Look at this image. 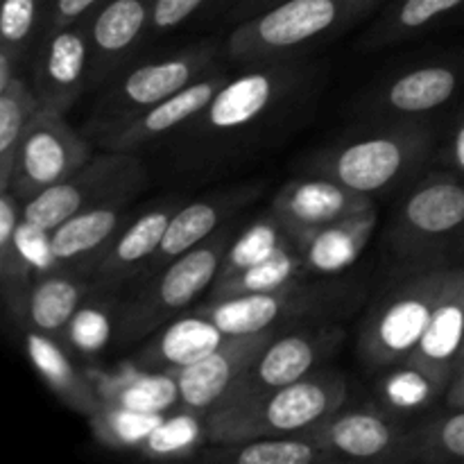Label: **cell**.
<instances>
[{"instance_id":"obj_1","label":"cell","mask_w":464,"mask_h":464,"mask_svg":"<svg viewBox=\"0 0 464 464\" xmlns=\"http://www.w3.org/2000/svg\"><path fill=\"white\" fill-rule=\"evenodd\" d=\"M347 381L338 372H313L267 392H234L202 417L208 442H247L276 435H304L343 408Z\"/></svg>"},{"instance_id":"obj_2","label":"cell","mask_w":464,"mask_h":464,"mask_svg":"<svg viewBox=\"0 0 464 464\" xmlns=\"http://www.w3.org/2000/svg\"><path fill=\"white\" fill-rule=\"evenodd\" d=\"M385 0H284L252 14L227 41L229 57L243 63H267L326 34L344 30Z\"/></svg>"},{"instance_id":"obj_3","label":"cell","mask_w":464,"mask_h":464,"mask_svg":"<svg viewBox=\"0 0 464 464\" xmlns=\"http://www.w3.org/2000/svg\"><path fill=\"white\" fill-rule=\"evenodd\" d=\"M229 245V234L222 231L163 266L157 279L125 304L116 322L118 338H145L188 308L208 285L216 284Z\"/></svg>"},{"instance_id":"obj_4","label":"cell","mask_w":464,"mask_h":464,"mask_svg":"<svg viewBox=\"0 0 464 464\" xmlns=\"http://www.w3.org/2000/svg\"><path fill=\"white\" fill-rule=\"evenodd\" d=\"M148 181L143 161L134 152H116L91 157L80 170L59 184L25 199L23 222L39 231H53L68 218L107 204H127Z\"/></svg>"},{"instance_id":"obj_5","label":"cell","mask_w":464,"mask_h":464,"mask_svg":"<svg viewBox=\"0 0 464 464\" xmlns=\"http://www.w3.org/2000/svg\"><path fill=\"white\" fill-rule=\"evenodd\" d=\"M453 267H435L392 290L367 320L361 334V356L374 367L401 365L426 334Z\"/></svg>"},{"instance_id":"obj_6","label":"cell","mask_w":464,"mask_h":464,"mask_svg":"<svg viewBox=\"0 0 464 464\" xmlns=\"http://www.w3.org/2000/svg\"><path fill=\"white\" fill-rule=\"evenodd\" d=\"M429 150V131L420 127H399L365 136L317 159V175L329 177L358 193H376L401 179Z\"/></svg>"},{"instance_id":"obj_7","label":"cell","mask_w":464,"mask_h":464,"mask_svg":"<svg viewBox=\"0 0 464 464\" xmlns=\"http://www.w3.org/2000/svg\"><path fill=\"white\" fill-rule=\"evenodd\" d=\"M91 157L89 140L68 125L66 116L41 107L18 145L9 190L18 199H32L80 170Z\"/></svg>"},{"instance_id":"obj_8","label":"cell","mask_w":464,"mask_h":464,"mask_svg":"<svg viewBox=\"0 0 464 464\" xmlns=\"http://www.w3.org/2000/svg\"><path fill=\"white\" fill-rule=\"evenodd\" d=\"M211 63L213 50L202 45V48L188 50V53L172 54V57L139 66L113 86L107 100L100 104L95 122L102 134L116 130L122 122L143 113L145 109L163 102L177 91L186 89L195 80L207 75Z\"/></svg>"},{"instance_id":"obj_9","label":"cell","mask_w":464,"mask_h":464,"mask_svg":"<svg viewBox=\"0 0 464 464\" xmlns=\"http://www.w3.org/2000/svg\"><path fill=\"white\" fill-rule=\"evenodd\" d=\"M275 335V329L252 335H231L199 361L172 370L170 374L175 376L177 394H179V411L198 417L211 412L218 403L234 392L245 370Z\"/></svg>"},{"instance_id":"obj_10","label":"cell","mask_w":464,"mask_h":464,"mask_svg":"<svg viewBox=\"0 0 464 464\" xmlns=\"http://www.w3.org/2000/svg\"><path fill=\"white\" fill-rule=\"evenodd\" d=\"M370 211H374L370 195L322 175L290 181L276 193L272 204V216L285 227L293 240Z\"/></svg>"},{"instance_id":"obj_11","label":"cell","mask_w":464,"mask_h":464,"mask_svg":"<svg viewBox=\"0 0 464 464\" xmlns=\"http://www.w3.org/2000/svg\"><path fill=\"white\" fill-rule=\"evenodd\" d=\"M331 456L349 460H417V433L374 412H335L308 433Z\"/></svg>"},{"instance_id":"obj_12","label":"cell","mask_w":464,"mask_h":464,"mask_svg":"<svg viewBox=\"0 0 464 464\" xmlns=\"http://www.w3.org/2000/svg\"><path fill=\"white\" fill-rule=\"evenodd\" d=\"M340 340H343V329L338 326L276 334L245 370L234 392L256 394L295 383L313 374L317 362L329 356Z\"/></svg>"},{"instance_id":"obj_13","label":"cell","mask_w":464,"mask_h":464,"mask_svg":"<svg viewBox=\"0 0 464 464\" xmlns=\"http://www.w3.org/2000/svg\"><path fill=\"white\" fill-rule=\"evenodd\" d=\"M86 84H91V44L84 18L45 32V44L34 71V89L41 107L66 113Z\"/></svg>"},{"instance_id":"obj_14","label":"cell","mask_w":464,"mask_h":464,"mask_svg":"<svg viewBox=\"0 0 464 464\" xmlns=\"http://www.w3.org/2000/svg\"><path fill=\"white\" fill-rule=\"evenodd\" d=\"M225 84L227 75L207 72L204 77L195 80L193 84L163 100V102L145 109L143 113L134 116L131 121L122 122L116 130L102 134V143L107 145V150H116V152H134V150L161 139L168 131L202 116L204 109L211 104V100L216 98V93Z\"/></svg>"},{"instance_id":"obj_15","label":"cell","mask_w":464,"mask_h":464,"mask_svg":"<svg viewBox=\"0 0 464 464\" xmlns=\"http://www.w3.org/2000/svg\"><path fill=\"white\" fill-rule=\"evenodd\" d=\"M464 227V184L453 177L438 175L417 186L399 211L394 234L411 249L433 245Z\"/></svg>"},{"instance_id":"obj_16","label":"cell","mask_w":464,"mask_h":464,"mask_svg":"<svg viewBox=\"0 0 464 464\" xmlns=\"http://www.w3.org/2000/svg\"><path fill=\"white\" fill-rule=\"evenodd\" d=\"M290 68L261 66L227 80L202 111V127L216 131H234L256 122L293 84Z\"/></svg>"},{"instance_id":"obj_17","label":"cell","mask_w":464,"mask_h":464,"mask_svg":"<svg viewBox=\"0 0 464 464\" xmlns=\"http://www.w3.org/2000/svg\"><path fill=\"white\" fill-rule=\"evenodd\" d=\"M464 338V270L453 267L430 324L406 365L417 367L449 390L456 376Z\"/></svg>"},{"instance_id":"obj_18","label":"cell","mask_w":464,"mask_h":464,"mask_svg":"<svg viewBox=\"0 0 464 464\" xmlns=\"http://www.w3.org/2000/svg\"><path fill=\"white\" fill-rule=\"evenodd\" d=\"M154 0H107L89 23L91 82L111 75L152 27Z\"/></svg>"},{"instance_id":"obj_19","label":"cell","mask_w":464,"mask_h":464,"mask_svg":"<svg viewBox=\"0 0 464 464\" xmlns=\"http://www.w3.org/2000/svg\"><path fill=\"white\" fill-rule=\"evenodd\" d=\"M313 304H315V295L311 290H302L299 284H290L285 288L270 290V293L218 299V302L199 308V313L208 317L227 338H231V335H252L272 331L275 324L299 315Z\"/></svg>"},{"instance_id":"obj_20","label":"cell","mask_w":464,"mask_h":464,"mask_svg":"<svg viewBox=\"0 0 464 464\" xmlns=\"http://www.w3.org/2000/svg\"><path fill=\"white\" fill-rule=\"evenodd\" d=\"M172 207H159L136 218L130 227L118 231L111 243L93 258V275L102 288L118 285L150 267L163 236H166Z\"/></svg>"},{"instance_id":"obj_21","label":"cell","mask_w":464,"mask_h":464,"mask_svg":"<svg viewBox=\"0 0 464 464\" xmlns=\"http://www.w3.org/2000/svg\"><path fill=\"white\" fill-rule=\"evenodd\" d=\"M25 352L36 374L45 381L50 390L80 415L91 417L102 406V394L93 381L75 365L62 344L48 334L32 329L25 334Z\"/></svg>"},{"instance_id":"obj_22","label":"cell","mask_w":464,"mask_h":464,"mask_svg":"<svg viewBox=\"0 0 464 464\" xmlns=\"http://www.w3.org/2000/svg\"><path fill=\"white\" fill-rule=\"evenodd\" d=\"M125 204H107L82 211L48 231V258L53 263H84L95 258L118 234Z\"/></svg>"},{"instance_id":"obj_23","label":"cell","mask_w":464,"mask_h":464,"mask_svg":"<svg viewBox=\"0 0 464 464\" xmlns=\"http://www.w3.org/2000/svg\"><path fill=\"white\" fill-rule=\"evenodd\" d=\"M376 227V211L365 216L349 218L338 225L324 227L315 234L302 236L295 240V247L302 254L304 267L311 272L331 275L343 267L352 266L370 243L372 231Z\"/></svg>"},{"instance_id":"obj_24","label":"cell","mask_w":464,"mask_h":464,"mask_svg":"<svg viewBox=\"0 0 464 464\" xmlns=\"http://www.w3.org/2000/svg\"><path fill=\"white\" fill-rule=\"evenodd\" d=\"M225 338L227 335L208 317L195 311L193 315L168 324L161 338H157L150 344V349L143 353L140 361L150 370H179V367L190 365V362L211 353L213 349H218L225 343Z\"/></svg>"},{"instance_id":"obj_25","label":"cell","mask_w":464,"mask_h":464,"mask_svg":"<svg viewBox=\"0 0 464 464\" xmlns=\"http://www.w3.org/2000/svg\"><path fill=\"white\" fill-rule=\"evenodd\" d=\"M23 216L18 213V198L12 190L0 193V284L3 297L14 315L25 317L27 293L32 288L34 263L27 256L21 240Z\"/></svg>"},{"instance_id":"obj_26","label":"cell","mask_w":464,"mask_h":464,"mask_svg":"<svg viewBox=\"0 0 464 464\" xmlns=\"http://www.w3.org/2000/svg\"><path fill=\"white\" fill-rule=\"evenodd\" d=\"M458 86H460V75L447 63L412 68L390 82L383 93V107L406 116L433 111L453 98Z\"/></svg>"},{"instance_id":"obj_27","label":"cell","mask_w":464,"mask_h":464,"mask_svg":"<svg viewBox=\"0 0 464 464\" xmlns=\"http://www.w3.org/2000/svg\"><path fill=\"white\" fill-rule=\"evenodd\" d=\"M84 304V285L72 276L45 272L34 279L25 302V317L32 329L59 335L80 313Z\"/></svg>"},{"instance_id":"obj_28","label":"cell","mask_w":464,"mask_h":464,"mask_svg":"<svg viewBox=\"0 0 464 464\" xmlns=\"http://www.w3.org/2000/svg\"><path fill=\"white\" fill-rule=\"evenodd\" d=\"M231 207L234 204L227 202V199H198V202L177 208L172 213L166 236H163L161 245H159L157 254L150 263V270H161L177 256L190 252L204 240L211 238L213 231L220 227L222 218L229 213Z\"/></svg>"},{"instance_id":"obj_29","label":"cell","mask_w":464,"mask_h":464,"mask_svg":"<svg viewBox=\"0 0 464 464\" xmlns=\"http://www.w3.org/2000/svg\"><path fill=\"white\" fill-rule=\"evenodd\" d=\"M39 109L41 100L36 89L18 75L14 77L12 84L0 91V193L9 190L16 168L18 145Z\"/></svg>"},{"instance_id":"obj_30","label":"cell","mask_w":464,"mask_h":464,"mask_svg":"<svg viewBox=\"0 0 464 464\" xmlns=\"http://www.w3.org/2000/svg\"><path fill=\"white\" fill-rule=\"evenodd\" d=\"M216 460L231 464H315L335 460L308 435H276L225 444Z\"/></svg>"},{"instance_id":"obj_31","label":"cell","mask_w":464,"mask_h":464,"mask_svg":"<svg viewBox=\"0 0 464 464\" xmlns=\"http://www.w3.org/2000/svg\"><path fill=\"white\" fill-rule=\"evenodd\" d=\"M302 270H306L304 258L293 245V247L281 249L275 256L266 258V261L256 263V266H249L245 270L236 272V275L218 279L213 284L211 302L238 297V295L270 293V290L285 288L290 284H297V276Z\"/></svg>"},{"instance_id":"obj_32","label":"cell","mask_w":464,"mask_h":464,"mask_svg":"<svg viewBox=\"0 0 464 464\" xmlns=\"http://www.w3.org/2000/svg\"><path fill=\"white\" fill-rule=\"evenodd\" d=\"M464 0H397L379 25L370 32L367 44L383 45L424 32L440 18L460 9Z\"/></svg>"},{"instance_id":"obj_33","label":"cell","mask_w":464,"mask_h":464,"mask_svg":"<svg viewBox=\"0 0 464 464\" xmlns=\"http://www.w3.org/2000/svg\"><path fill=\"white\" fill-rule=\"evenodd\" d=\"M293 236L285 231V227L275 216L261 218L229 245L218 279H225V276L236 275L245 267L256 266V263L266 261V258L275 256L276 252L293 247Z\"/></svg>"},{"instance_id":"obj_34","label":"cell","mask_w":464,"mask_h":464,"mask_svg":"<svg viewBox=\"0 0 464 464\" xmlns=\"http://www.w3.org/2000/svg\"><path fill=\"white\" fill-rule=\"evenodd\" d=\"M166 417L168 415L136 412L102 399L100 411L91 417V429L95 438L109 449H143L145 440Z\"/></svg>"},{"instance_id":"obj_35","label":"cell","mask_w":464,"mask_h":464,"mask_svg":"<svg viewBox=\"0 0 464 464\" xmlns=\"http://www.w3.org/2000/svg\"><path fill=\"white\" fill-rule=\"evenodd\" d=\"M102 399L130 408V411L150 412V415H170L172 408L179 406L175 376L170 372L131 376V379L121 381L116 388L107 390Z\"/></svg>"},{"instance_id":"obj_36","label":"cell","mask_w":464,"mask_h":464,"mask_svg":"<svg viewBox=\"0 0 464 464\" xmlns=\"http://www.w3.org/2000/svg\"><path fill=\"white\" fill-rule=\"evenodd\" d=\"M381 394H383V401L390 408L411 412L433 403L440 394H447V388L421 370H417V367L401 362L399 370L390 372L383 379Z\"/></svg>"},{"instance_id":"obj_37","label":"cell","mask_w":464,"mask_h":464,"mask_svg":"<svg viewBox=\"0 0 464 464\" xmlns=\"http://www.w3.org/2000/svg\"><path fill=\"white\" fill-rule=\"evenodd\" d=\"M417 460L464 462V408H451L417 433Z\"/></svg>"},{"instance_id":"obj_38","label":"cell","mask_w":464,"mask_h":464,"mask_svg":"<svg viewBox=\"0 0 464 464\" xmlns=\"http://www.w3.org/2000/svg\"><path fill=\"white\" fill-rule=\"evenodd\" d=\"M48 5L50 0H3V12H0L3 45L0 48L9 50L16 62L25 53L39 23L45 21Z\"/></svg>"},{"instance_id":"obj_39","label":"cell","mask_w":464,"mask_h":464,"mask_svg":"<svg viewBox=\"0 0 464 464\" xmlns=\"http://www.w3.org/2000/svg\"><path fill=\"white\" fill-rule=\"evenodd\" d=\"M199 433H204V424L199 426V417L181 411L179 415H168L152 430V435L145 440L143 451L157 458L179 456L199 442Z\"/></svg>"},{"instance_id":"obj_40","label":"cell","mask_w":464,"mask_h":464,"mask_svg":"<svg viewBox=\"0 0 464 464\" xmlns=\"http://www.w3.org/2000/svg\"><path fill=\"white\" fill-rule=\"evenodd\" d=\"M208 0H154L152 12V30L168 32L172 27L188 21L195 12L207 5Z\"/></svg>"},{"instance_id":"obj_41","label":"cell","mask_w":464,"mask_h":464,"mask_svg":"<svg viewBox=\"0 0 464 464\" xmlns=\"http://www.w3.org/2000/svg\"><path fill=\"white\" fill-rule=\"evenodd\" d=\"M102 0H50L45 14V32L72 25L89 16Z\"/></svg>"},{"instance_id":"obj_42","label":"cell","mask_w":464,"mask_h":464,"mask_svg":"<svg viewBox=\"0 0 464 464\" xmlns=\"http://www.w3.org/2000/svg\"><path fill=\"white\" fill-rule=\"evenodd\" d=\"M444 397H447L449 408H464V370L460 374H456Z\"/></svg>"},{"instance_id":"obj_43","label":"cell","mask_w":464,"mask_h":464,"mask_svg":"<svg viewBox=\"0 0 464 464\" xmlns=\"http://www.w3.org/2000/svg\"><path fill=\"white\" fill-rule=\"evenodd\" d=\"M451 157H453V161H456L458 170L464 172V116H462L460 125L456 127V134H453Z\"/></svg>"},{"instance_id":"obj_44","label":"cell","mask_w":464,"mask_h":464,"mask_svg":"<svg viewBox=\"0 0 464 464\" xmlns=\"http://www.w3.org/2000/svg\"><path fill=\"white\" fill-rule=\"evenodd\" d=\"M279 3H284V0H249V3L240 9V12L258 14V12H263V9L272 7V5H279Z\"/></svg>"},{"instance_id":"obj_45","label":"cell","mask_w":464,"mask_h":464,"mask_svg":"<svg viewBox=\"0 0 464 464\" xmlns=\"http://www.w3.org/2000/svg\"><path fill=\"white\" fill-rule=\"evenodd\" d=\"M464 370V338H462V347H460V356H458V367H456V374H460ZM456 379V376H453Z\"/></svg>"},{"instance_id":"obj_46","label":"cell","mask_w":464,"mask_h":464,"mask_svg":"<svg viewBox=\"0 0 464 464\" xmlns=\"http://www.w3.org/2000/svg\"><path fill=\"white\" fill-rule=\"evenodd\" d=\"M225 3L231 5V7H234V9H243L245 5L249 3V0H225Z\"/></svg>"}]
</instances>
